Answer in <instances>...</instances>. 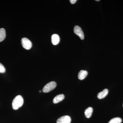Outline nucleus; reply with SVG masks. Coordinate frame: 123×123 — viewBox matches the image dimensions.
I'll return each instance as SVG.
<instances>
[{"label":"nucleus","mask_w":123,"mask_h":123,"mask_svg":"<svg viewBox=\"0 0 123 123\" xmlns=\"http://www.w3.org/2000/svg\"><path fill=\"white\" fill-rule=\"evenodd\" d=\"M88 74L87 71L85 70H81L79 72L78 75V79L80 80H82L86 78Z\"/></svg>","instance_id":"nucleus-8"},{"label":"nucleus","mask_w":123,"mask_h":123,"mask_svg":"<svg viewBox=\"0 0 123 123\" xmlns=\"http://www.w3.org/2000/svg\"><path fill=\"white\" fill-rule=\"evenodd\" d=\"M71 118L68 116H64L61 117L57 120V123H70Z\"/></svg>","instance_id":"nucleus-5"},{"label":"nucleus","mask_w":123,"mask_h":123,"mask_svg":"<svg viewBox=\"0 0 123 123\" xmlns=\"http://www.w3.org/2000/svg\"><path fill=\"white\" fill-rule=\"evenodd\" d=\"M39 92H41V91H40Z\"/></svg>","instance_id":"nucleus-16"},{"label":"nucleus","mask_w":123,"mask_h":123,"mask_svg":"<svg viewBox=\"0 0 123 123\" xmlns=\"http://www.w3.org/2000/svg\"><path fill=\"white\" fill-rule=\"evenodd\" d=\"M74 33L76 35L78 36L81 40H83L84 38V33L82 31L81 28L78 26H76L74 28Z\"/></svg>","instance_id":"nucleus-4"},{"label":"nucleus","mask_w":123,"mask_h":123,"mask_svg":"<svg viewBox=\"0 0 123 123\" xmlns=\"http://www.w3.org/2000/svg\"><path fill=\"white\" fill-rule=\"evenodd\" d=\"M56 86V82L51 81L46 84L43 88V91L44 93H48L54 89Z\"/></svg>","instance_id":"nucleus-2"},{"label":"nucleus","mask_w":123,"mask_h":123,"mask_svg":"<svg viewBox=\"0 0 123 123\" xmlns=\"http://www.w3.org/2000/svg\"><path fill=\"white\" fill-rule=\"evenodd\" d=\"M122 120L119 117H116L111 119L108 123H121Z\"/></svg>","instance_id":"nucleus-12"},{"label":"nucleus","mask_w":123,"mask_h":123,"mask_svg":"<svg viewBox=\"0 0 123 123\" xmlns=\"http://www.w3.org/2000/svg\"><path fill=\"white\" fill-rule=\"evenodd\" d=\"M77 1L76 0H70V2L71 4H75L76 3Z\"/></svg>","instance_id":"nucleus-14"},{"label":"nucleus","mask_w":123,"mask_h":123,"mask_svg":"<svg viewBox=\"0 0 123 123\" xmlns=\"http://www.w3.org/2000/svg\"><path fill=\"white\" fill-rule=\"evenodd\" d=\"M6 37L5 30L3 28L0 29V42H2Z\"/></svg>","instance_id":"nucleus-11"},{"label":"nucleus","mask_w":123,"mask_h":123,"mask_svg":"<svg viewBox=\"0 0 123 123\" xmlns=\"http://www.w3.org/2000/svg\"><path fill=\"white\" fill-rule=\"evenodd\" d=\"M21 43L23 47L26 50H29L32 47L31 42L27 38H23L21 40Z\"/></svg>","instance_id":"nucleus-3"},{"label":"nucleus","mask_w":123,"mask_h":123,"mask_svg":"<svg viewBox=\"0 0 123 123\" xmlns=\"http://www.w3.org/2000/svg\"></svg>","instance_id":"nucleus-17"},{"label":"nucleus","mask_w":123,"mask_h":123,"mask_svg":"<svg viewBox=\"0 0 123 123\" xmlns=\"http://www.w3.org/2000/svg\"><path fill=\"white\" fill-rule=\"evenodd\" d=\"M24 103V99L22 96L18 95L14 98L12 102V107L14 110H17L21 107Z\"/></svg>","instance_id":"nucleus-1"},{"label":"nucleus","mask_w":123,"mask_h":123,"mask_svg":"<svg viewBox=\"0 0 123 123\" xmlns=\"http://www.w3.org/2000/svg\"><path fill=\"white\" fill-rule=\"evenodd\" d=\"M60 41V37L58 35L55 34L52 35L51 37V41L53 45H57L59 43Z\"/></svg>","instance_id":"nucleus-6"},{"label":"nucleus","mask_w":123,"mask_h":123,"mask_svg":"<svg viewBox=\"0 0 123 123\" xmlns=\"http://www.w3.org/2000/svg\"><path fill=\"white\" fill-rule=\"evenodd\" d=\"M108 90L107 89H106L102 91L99 92L98 94V98L99 99H103L105 98L107 95L108 93Z\"/></svg>","instance_id":"nucleus-9"},{"label":"nucleus","mask_w":123,"mask_h":123,"mask_svg":"<svg viewBox=\"0 0 123 123\" xmlns=\"http://www.w3.org/2000/svg\"><path fill=\"white\" fill-rule=\"evenodd\" d=\"M95 1H99L100 0H96Z\"/></svg>","instance_id":"nucleus-15"},{"label":"nucleus","mask_w":123,"mask_h":123,"mask_svg":"<svg viewBox=\"0 0 123 123\" xmlns=\"http://www.w3.org/2000/svg\"><path fill=\"white\" fill-rule=\"evenodd\" d=\"M65 98V96L64 94H59L54 98L53 99V103L56 104L63 101Z\"/></svg>","instance_id":"nucleus-7"},{"label":"nucleus","mask_w":123,"mask_h":123,"mask_svg":"<svg viewBox=\"0 0 123 123\" xmlns=\"http://www.w3.org/2000/svg\"><path fill=\"white\" fill-rule=\"evenodd\" d=\"M93 111V109L92 107H89L86 108L85 112L86 117L87 118H90L92 115Z\"/></svg>","instance_id":"nucleus-10"},{"label":"nucleus","mask_w":123,"mask_h":123,"mask_svg":"<svg viewBox=\"0 0 123 123\" xmlns=\"http://www.w3.org/2000/svg\"><path fill=\"white\" fill-rule=\"evenodd\" d=\"M6 72V69L4 65L0 63V73H4Z\"/></svg>","instance_id":"nucleus-13"}]
</instances>
